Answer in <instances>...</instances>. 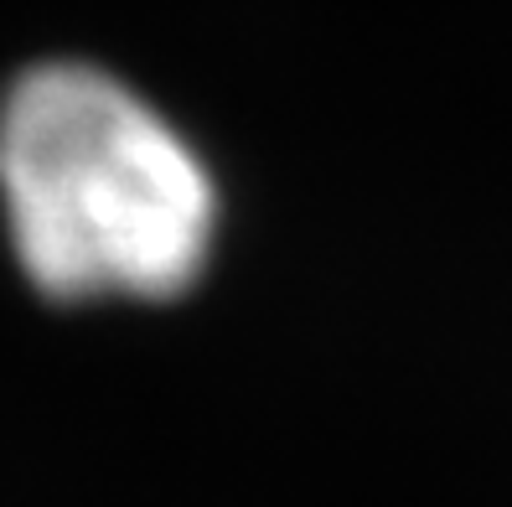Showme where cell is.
Returning <instances> with one entry per match:
<instances>
[{"mask_svg": "<svg viewBox=\"0 0 512 507\" xmlns=\"http://www.w3.org/2000/svg\"><path fill=\"white\" fill-rule=\"evenodd\" d=\"M0 197L16 259L57 301L176 295L218 228L202 156L119 78L78 63L26 73L0 104Z\"/></svg>", "mask_w": 512, "mask_h": 507, "instance_id": "obj_1", "label": "cell"}]
</instances>
